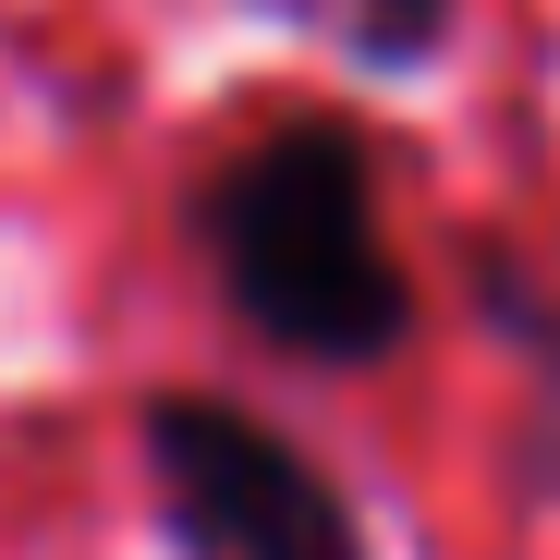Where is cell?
<instances>
[{
    "label": "cell",
    "instance_id": "3",
    "mask_svg": "<svg viewBox=\"0 0 560 560\" xmlns=\"http://www.w3.org/2000/svg\"><path fill=\"white\" fill-rule=\"evenodd\" d=\"M244 13L317 37L329 61L378 73V85H427L451 61V37H463V0H244Z\"/></svg>",
    "mask_w": 560,
    "mask_h": 560
},
{
    "label": "cell",
    "instance_id": "2",
    "mask_svg": "<svg viewBox=\"0 0 560 560\" xmlns=\"http://www.w3.org/2000/svg\"><path fill=\"white\" fill-rule=\"evenodd\" d=\"M135 463H147V512L183 560H378L353 488L232 390H147Z\"/></svg>",
    "mask_w": 560,
    "mask_h": 560
},
{
    "label": "cell",
    "instance_id": "1",
    "mask_svg": "<svg viewBox=\"0 0 560 560\" xmlns=\"http://www.w3.org/2000/svg\"><path fill=\"white\" fill-rule=\"evenodd\" d=\"M183 244H196L220 317L293 378H378L427 329V293L390 244L378 147L341 110L244 122L183 183Z\"/></svg>",
    "mask_w": 560,
    "mask_h": 560
},
{
    "label": "cell",
    "instance_id": "4",
    "mask_svg": "<svg viewBox=\"0 0 560 560\" xmlns=\"http://www.w3.org/2000/svg\"><path fill=\"white\" fill-rule=\"evenodd\" d=\"M463 305H476V329L512 353V378L536 390V439H548V427H560V268L488 232L476 268H463Z\"/></svg>",
    "mask_w": 560,
    "mask_h": 560
}]
</instances>
